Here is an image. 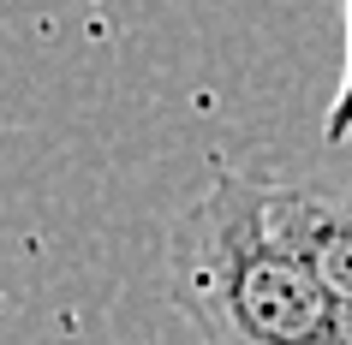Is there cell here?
<instances>
[{
	"mask_svg": "<svg viewBox=\"0 0 352 345\" xmlns=\"http://www.w3.org/2000/svg\"><path fill=\"white\" fill-rule=\"evenodd\" d=\"M305 233H311V256L329 292L334 327L352 345V185H305Z\"/></svg>",
	"mask_w": 352,
	"mask_h": 345,
	"instance_id": "2",
	"label": "cell"
},
{
	"mask_svg": "<svg viewBox=\"0 0 352 345\" xmlns=\"http://www.w3.org/2000/svg\"><path fill=\"white\" fill-rule=\"evenodd\" d=\"M167 292L204 345H346L305 233V185L215 173L173 220Z\"/></svg>",
	"mask_w": 352,
	"mask_h": 345,
	"instance_id": "1",
	"label": "cell"
},
{
	"mask_svg": "<svg viewBox=\"0 0 352 345\" xmlns=\"http://www.w3.org/2000/svg\"><path fill=\"white\" fill-rule=\"evenodd\" d=\"M322 137H329V143H346L352 137V0H346V78H340V90H334V102H329Z\"/></svg>",
	"mask_w": 352,
	"mask_h": 345,
	"instance_id": "3",
	"label": "cell"
}]
</instances>
